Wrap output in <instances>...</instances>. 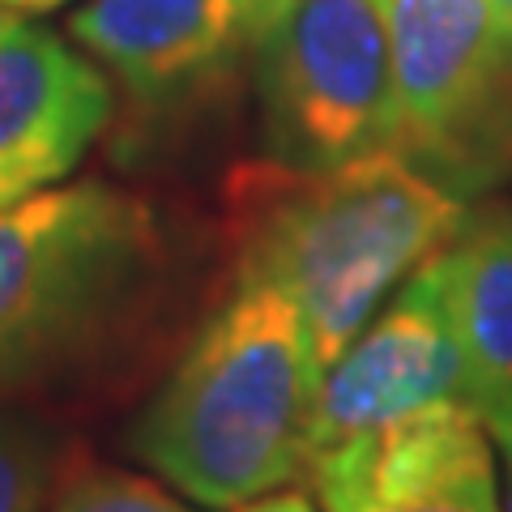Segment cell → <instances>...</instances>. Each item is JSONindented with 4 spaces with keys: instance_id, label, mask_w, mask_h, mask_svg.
Instances as JSON below:
<instances>
[{
    "instance_id": "30bf717a",
    "label": "cell",
    "mask_w": 512,
    "mask_h": 512,
    "mask_svg": "<svg viewBox=\"0 0 512 512\" xmlns=\"http://www.w3.org/2000/svg\"><path fill=\"white\" fill-rule=\"evenodd\" d=\"M436 261L466 363V402L483 414L512 397V201L470 210Z\"/></svg>"
},
{
    "instance_id": "5bb4252c",
    "label": "cell",
    "mask_w": 512,
    "mask_h": 512,
    "mask_svg": "<svg viewBox=\"0 0 512 512\" xmlns=\"http://www.w3.org/2000/svg\"><path fill=\"white\" fill-rule=\"evenodd\" d=\"M235 512H316V508L308 495H299V491H269L252 504H239Z\"/></svg>"
},
{
    "instance_id": "7a4b0ae2",
    "label": "cell",
    "mask_w": 512,
    "mask_h": 512,
    "mask_svg": "<svg viewBox=\"0 0 512 512\" xmlns=\"http://www.w3.org/2000/svg\"><path fill=\"white\" fill-rule=\"evenodd\" d=\"M325 363L308 316L265 282L197 329L133 423V453L205 508H239L308 474Z\"/></svg>"
},
{
    "instance_id": "8992f818",
    "label": "cell",
    "mask_w": 512,
    "mask_h": 512,
    "mask_svg": "<svg viewBox=\"0 0 512 512\" xmlns=\"http://www.w3.org/2000/svg\"><path fill=\"white\" fill-rule=\"evenodd\" d=\"M291 0H86L69 13L77 47L150 116L227 94Z\"/></svg>"
},
{
    "instance_id": "277c9868",
    "label": "cell",
    "mask_w": 512,
    "mask_h": 512,
    "mask_svg": "<svg viewBox=\"0 0 512 512\" xmlns=\"http://www.w3.org/2000/svg\"><path fill=\"white\" fill-rule=\"evenodd\" d=\"M248 73L274 163L329 171L397 150L402 107L380 0H291Z\"/></svg>"
},
{
    "instance_id": "8fae6325",
    "label": "cell",
    "mask_w": 512,
    "mask_h": 512,
    "mask_svg": "<svg viewBox=\"0 0 512 512\" xmlns=\"http://www.w3.org/2000/svg\"><path fill=\"white\" fill-rule=\"evenodd\" d=\"M52 444L0 410V512H43L52 491Z\"/></svg>"
},
{
    "instance_id": "4fadbf2b",
    "label": "cell",
    "mask_w": 512,
    "mask_h": 512,
    "mask_svg": "<svg viewBox=\"0 0 512 512\" xmlns=\"http://www.w3.org/2000/svg\"><path fill=\"white\" fill-rule=\"evenodd\" d=\"M483 423L491 431V444L500 448V461H504V512H512V397L500 406L483 410Z\"/></svg>"
},
{
    "instance_id": "2e32d148",
    "label": "cell",
    "mask_w": 512,
    "mask_h": 512,
    "mask_svg": "<svg viewBox=\"0 0 512 512\" xmlns=\"http://www.w3.org/2000/svg\"><path fill=\"white\" fill-rule=\"evenodd\" d=\"M491 9H495V18H500L504 35H508V43H512V0H491Z\"/></svg>"
},
{
    "instance_id": "9c48e42d",
    "label": "cell",
    "mask_w": 512,
    "mask_h": 512,
    "mask_svg": "<svg viewBox=\"0 0 512 512\" xmlns=\"http://www.w3.org/2000/svg\"><path fill=\"white\" fill-rule=\"evenodd\" d=\"M111 116L116 90L86 47L30 18H0V210L56 188Z\"/></svg>"
},
{
    "instance_id": "6da1fadb",
    "label": "cell",
    "mask_w": 512,
    "mask_h": 512,
    "mask_svg": "<svg viewBox=\"0 0 512 512\" xmlns=\"http://www.w3.org/2000/svg\"><path fill=\"white\" fill-rule=\"evenodd\" d=\"M466 201L406 154L303 171L274 158L227 180V248L239 282L299 303L320 363H333L397 282L453 244Z\"/></svg>"
},
{
    "instance_id": "5b68a950",
    "label": "cell",
    "mask_w": 512,
    "mask_h": 512,
    "mask_svg": "<svg viewBox=\"0 0 512 512\" xmlns=\"http://www.w3.org/2000/svg\"><path fill=\"white\" fill-rule=\"evenodd\" d=\"M393 52L397 154L461 201L512 180V43L491 0H380Z\"/></svg>"
},
{
    "instance_id": "9a60e30c",
    "label": "cell",
    "mask_w": 512,
    "mask_h": 512,
    "mask_svg": "<svg viewBox=\"0 0 512 512\" xmlns=\"http://www.w3.org/2000/svg\"><path fill=\"white\" fill-rule=\"evenodd\" d=\"M69 0H0V18H43L64 9Z\"/></svg>"
},
{
    "instance_id": "7c38bea8",
    "label": "cell",
    "mask_w": 512,
    "mask_h": 512,
    "mask_svg": "<svg viewBox=\"0 0 512 512\" xmlns=\"http://www.w3.org/2000/svg\"><path fill=\"white\" fill-rule=\"evenodd\" d=\"M52 512H192V508L141 474L94 466L64 483Z\"/></svg>"
},
{
    "instance_id": "52a82bcc",
    "label": "cell",
    "mask_w": 512,
    "mask_h": 512,
    "mask_svg": "<svg viewBox=\"0 0 512 512\" xmlns=\"http://www.w3.org/2000/svg\"><path fill=\"white\" fill-rule=\"evenodd\" d=\"M320 512H504L491 431L470 402L359 431L308 461Z\"/></svg>"
},
{
    "instance_id": "ba28073f",
    "label": "cell",
    "mask_w": 512,
    "mask_h": 512,
    "mask_svg": "<svg viewBox=\"0 0 512 512\" xmlns=\"http://www.w3.org/2000/svg\"><path fill=\"white\" fill-rule=\"evenodd\" d=\"M436 256L414 269L402 291L325 367L312 419V453L431 406L466 402V363L448 320Z\"/></svg>"
},
{
    "instance_id": "3957f363",
    "label": "cell",
    "mask_w": 512,
    "mask_h": 512,
    "mask_svg": "<svg viewBox=\"0 0 512 512\" xmlns=\"http://www.w3.org/2000/svg\"><path fill=\"white\" fill-rule=\"evenodd\" d=\"M146 197L107 180L43 188L0 210V402L56 393L111 350L163 278Z\"/></svg>"
}]
</instances>
